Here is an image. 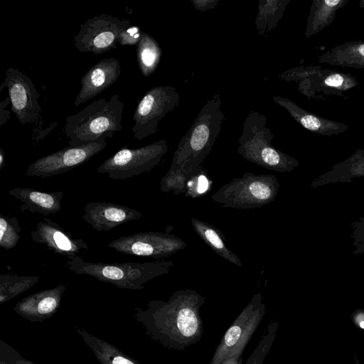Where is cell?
I'll return each instance as SVG.
<instances>
[{"mask_svg": "<svg viewBox=\"0 0 364 364\" xmlns=\"http://www.w3.org/2000/svg\"><path fill=\"white\" fill-rule=\"evenodd\" d=\"M7 87L11 110L21 124L38 119L41 108L39 94L32 80L16 68L10 67L1 84L0 92Z\"/></svg>", "mask_w": 364, "mask_h": 364, "instance_id": "13", "label": "cell"}, {"mask_svg": "<svg viewBox=\"0 0 364 364\" xmlns=\"http://www.w3.org/2000/svg\"><path fill=\"white\" fill-rule=\"evenodd\" d=\"M124 103L121 96L100 98L66 118L63 132L69 146H80L108 139L122 129Z\"/></svg>", "mask_w": 364, "mask_h": 364, "instance_id": "3", "label": "cell"}, {"mask_svg": "<svg viewBox=\"0 0 364 364\" xmlns=\"http://www.w3.org/2000/svg\"><path fill=\"white\" fill-rule=\"evenodd\" d=\"M191 223L197 235L214 252L232 264L239 267H242L240 259L228 247L223 235L220 230L196 218H192Z\"/></svg>", "mask_w": 364, "mask_h": 364, "instance_id": "25", "label": "cell"}, {"mask_svg": "<svg viewBox=\"0 0 364 364\" xmlns=\"http://www.w3.org/2000/svg\"><path fill=\"white\" fill-rule=\"evenodd\" d=\"M274 136L267 126L266 116L250 111L238 139L237 152L247 161L264 168L281 173L292 171L299 166V161L274 147Z\"/></svg>", "mask_w": 364, "mask_h": 364, "instance_id": "5", "label": "cell"}, {"mask_svg": "<svg viewBox=\"0 0 364 364\" xmlns=\"http://www.w3.org/2000/svg\"><path fill=\"white\" fill-rule=\"evenodd\" d=\"M141 33L139 27L131 25L122 31L118 43L121 46H137L141 39Z\"/></svg>", "mask_w": 364, "mask_h": 364, "instance_id": "34", "label": "cell"}, {"mask_svg": "<svg viewBox=\"0 0 364 364\" xmlns=\"http://www.w3.org/2000/svg\"><path fill=\"white\" fill-rule=\"evenodd\" d=\"M121 74L120 62L114 58H104L92 66L80 80V90L73 105L79 106L113 85Z\"/></svg>", "mask_w": 364, "mask_h": 364, "instance_id": "16", "label": "cell"}, {"mask_svg": "<svg viewBox=\"0 0 364 364\" xmlns=\"http://www.w3.org/2000/svg\"><path fill=\"white\" fill-rule=\"evenodd\" d=\"M356 364H359V363L357 362Z\"/></svg>", "mask_w": 364, "mask_h": 364, "instance_id": "41", "label": "cell"}, {"mask_svg": "<svg viewBox=\"0 0 364 364\" xmlns=\"http://www.w3.org/2000/svg\"><path fill=\"white\" fill-rule=\"evenodd\" d=\"M279 188L274 175L245 173L221 186L211 199L223 208L254 209L273 202Z\"/></svg>", "mask_w": 364, "mask_h": 364, "instance_id": "6", "label": "cell"}, {"mask_svg": "<svg viewBox=\"0 0 364 364\" xmlns=\"http://www.w3.org/2000/svg\"><path fill=\"white\" fill-rule=\"evenodd\" d=\"M66 290L64 284L30 294L18 301L14 311L21 317L38 322L50 318L60 306Z\"/></svg>", "mask_w": 364, "mask_h": 364, "instance_id": "17", "label": "cell"}, {"mask_svg": "<svg viewBox=\"0 0 364 364\" xmlns=\"http://www.w3.org/2000/svg\"><path fill=\"white\" fill-rule=\"evenodd\" d=\"M21 228L16 217L0 215V247L4 250L14 248L21 237Z\"/></svg>", "mask_w": 364, "mask_h": 364, "instance_id": "29", "label": "cell"}, {"mask_svg": "<svg viewBox=\"0 0 364 364\" xmlns=\"http://www.w3.org/2000/svg\"><path fill=\"white\" fill-rule=\"evenodd\" d=\"M180 95L172 85H159L149 90L140 100L133 114L132 131L138 140L158 131L159 122L178 105Z\"/></svg>", "mask_w": 364, "mask_h": 364, "instance_id": "8", "label": "cell"}, {"mask_svg": "<svg viewBox=\"0 0 364 364\" xmlns=\"http://www.w3.org/2000/svg\"><path fill=\"white\" fill-rule=\"evenodd\" d=\"M274 102L284 108L291 117L306 130L321 136H332L348 129L347 124L309 112L291 100L274 96Z\"/></svg>", "mask_w": 364, "mask_h": 364, "instance_id": "19", "label": "cell"}, {"mask_svg": "<svg viewBox=\"0 0 364 364\" xmlns=\"http://www.w3.org/2000/svg\"><path fill=\"white\" fill-rule=\"evenodd\" d=\"M194 8L200 11H207L214 9L218 3V0H191Z\"/></svg>", "mask_w": 364, "mask_h": 364, "instance_id": "35", "label": "cell"}, {"mask_svg": "<svg viewBox=\"0 0 364 364\" xmlns=\"http://www.w3.org/2000/svg\"><path fill=\"white\" fill-rule=\"evenodd\" d=\"M171 260L149 262H90L79 256L66 261L65 267L77 274L94 277L122 289L141 290L150 280L168 274L173 267Z\"/></svg>", "mask_w": 364, "mask_h": 364, "instance_id": "4", "label": "cell"}, {"mask_svg": "<svg viewBox=\"0 0 364 364\" xmlns=\"http://www.w3.org/2000/svg\"><path fill=\"white\" fill-rule=\"evenodd\" d=\"M75 331L92 350L99 364H141L116 346L90 333L82 327H75Z\"/></svg>", "mask_w": 364, "mask_h": 364, "instance_id": "24", "label": "cell"}, {"mask_svg": "<svg viewBox=\"0 0 364 364\" xmlns=\"http://www.w3.org/2000/svg\"><path fill=\"white\" fill-rule=\"evenodd\" d=\"M0 364H36L23 357L13 347L0 341Z\"/></svg>", "mask_w": 364, "mask_h": 364, "instance_id": "32", "label": "cell"}, {"mask_svg": "<svg viewBox=\"0 0 364 364\" xmlns=\"http://www.w3.org/2000/svg\"><path fill=\"white\" fill-rule=\"evenodd\" d=\"M108 139L80 146H69L55 153L44 156L27 168L25 176L45 178L73 169L89 161L102 151Z\"/></svg>", "mask_w": 364, "mask_h": 364, "instance_id": "12", "label": "cell"}, {"mask_svg": "<svg viewBox=\"0 0 364 364\" xmlns=\"http://www.w3.org/2000/svg\"><path fill=\"white\" fill-rule=\"evenodd\" d=\"M318 63L343 68H364V41L336 46L319 55Z\"/></svg>", "mask_w": 364, "mask_h": 364, "instance_id": "22", "label": "cell"}, {"mask_svg": "<svg viewBox=\"0 0 364 364\" xmlns=\"http://www.w3.org/2000/svg\"><path fill=\"white\" fill-rule=\"evenodd\" d=\"M221 102L220 94H215L205 102L178 143L169 170H179L190 178L201 171L200 166L213 147L225 121Z\"/></svg>", "mask_w": 364, "mask_h": 364, "instance_id": "2", "label": "cell"}, {"mask_svg": "<svg viewBox=\"0 0 364 364\" xmlns=\"http://www.w3.org/2000/svg\"><path fill=\"white\" fill-rule=\"evenodd\" d=\"M5 163V154L3 149H0V169L3 168Z\"/></svg>", "mask_w": 364, "mask_h": 364, "instance_id": "38", "label": "cell"}, {"mask_svg": "<svg viewBox=\"0 0 364 364\" xmlns=\"http://www.w3.org/2000/svg\"><path fill=\"white\" fill-rule=\"evenodd\" d=\"M364 176V149H357L347 159L316 178L311 183L316 188L331 183H352L355 178Z\"/></svg>", "mask_w": 364, "mask_h": 364, "instance_id": "21", "label": "cell"}, {"mask_svg": "<svg viewBox=\"0 0 364 364\" xmlns=\"http://www.w3.org/2000/svg\"><path fill=\"white\" fill-rule=\"evenodd\" d=\"M205 296L193 289L175 291L167 301H149L135 308L134 318L152 339L169 349L184 350L200 341L203 333L200 309Z\"/></svg>", "mask_w": 364, "mask_h": 364, "instance_id": "1", "label": "cell"}, {"mask_svg": "<svg viewBox=\"0 0 364 364\" xmlns=\"http://www.w3.org/2000/svg\"><path fill=\"white\" fill-rule=\"evenodd\" d=\"M278 325V323L276 321L269 323L259 343L252 352L245 364H262L273 344Z\"/></svg>", "mask_w": 364, "mask_h": 364, "instance_id": "30", "label": "cell"}, {"mask_svg": "<svg viewBox=\"0 0 364 364\" xmlns=\"http://www.w3.org/2000/svg\"><path fill=\"white\" fill-rule=\"evenodd\" d=\"M323 68L321 66H300L289 69L279 75V77L286 81H294L299 82L300 80L311 77L318 73Z\"/></svg>", "mask_w": 364, "mask_h": 364, "instance_id": "33", "label": "cell"}, {"mask_svg": "<svg viewBox=\"0 0 364 364\" xmlns=\"http://www.w3.org/2000/svg\"><path fill=\"white\" fill-rule=\"evenodd\" d=\"M348 3V0H314L307 18L305 38L308 39L328 26L337 12Z\"/></svg>", "mask_w": 364, "mask_h": 364, "instance_id": "23", "label": "cell"}, {"mask_svg": "<svg viewBox=\"0 0 364 364\" xmlns=\"http://www.w3.org/2000/svg\"><path fill=\"white\" fill-rule=\"evenodd\" d=\"M243 351H240L232 358L225 360L221 364H240L242 361Z\"/></svg>", "mask_w": 364, "mask_h": 364, "instance_id": "37", "label": "cell"}, {"mask_svg": "<svg viewBox=\"0 0 364 364\" xmlns=\"http://www.w3.org/2000/svg\"><path fill=\"white\" fill-rule=\"evenodd\" d=\"M358 5H359V7H360V8H363V9H364V0H361V1H360V2H359V4H358Z\"/></svg>", "mask_w": 364, "mask_h": 364, "instance_id": "39", "label": "cell"}, {"mask_svg": "<svg viewBox=\"0 0 364 364\" xmlns=\"http://www.w3.org/2000/svg\"><path fill=\"white\" fill-rule=\"evenodd\" d=\"M162 51L156 40L149 34L142 32L137 45V62L141 73L149 77L158 67Z\"/></svg>", "mask_w": 364, "mask_h": 364, "instance_id": "27", "label": "cell"}, {"mask_svg": "<svg viewBox=\"0 0 364 364\" xmlns=\"http://www.w3.org/2000/svg\"><path fill=\"white\" fill-rule=\"evenodd\" d=\"M130 26L127 19L105 14L95 16L80 26L74 46L81 53H106L117 48L121 33Z\"/></svg>", "mask_w": 364, "mask_h": 364, "instance_id": "10", "label": "cell"}, {"mask_svg": "<svg viewBox=\"0 0 364 364\" xmlns=\"http://www.w3.org/2000/svg\"><path fill=\"white\" fill-rule=\"evenodd\" d=\"M38 276L0 275V303L3 304L27 291L39 281Z\"/></svg>", "mask_w": 364, "mask_h": 364, "instance_id": "28", "label": "cell"}, {"mask_svg": "<svg viewBox=\"0 0 364 364\" xmlns=\"http://www.w3.org/2000/svg\"><path fill=\"white\" fill-rule=\"evenodd\" d=\"M83 210L84 220L98 232L111 230L142 217V213L135 209L104 201L88 202Z\"/></svg>", "mask_w": 364, "mask_h": 364, "instance_id": "15", "label": "cell"}, {"mask_svg": "<svg viewBox=\"0 0 364 364\" xmlns=\"http://www.w3.org/2000/svg\"><path fill=\"white\" fill-rule=\"evenodd\" d=\"M265 313L263 297L261 293H257L224 334L210 364H221L240 351H244Z\"/></svg>", "mask_w": 364, "mask_h": 364, "instance_id": "9", "label": "cell"}, {"mask_svg": "<svg viewBox=\"0 0 364 364\" xmlns=\"http://www.w3.org/2000/svg\"><path fill=\"white\" fill-rule=\"evenodd\" d=\"M9 103H11L9 97L0 102V126L4 125L11 117L10 112L5 109Z\"/></svg>", "mask_w": 364, "mask_h": 364, "instance_id": "36", "label": "cell"}, {"mask_svg": "<svg viewBox=\"0 0 364 364\" xmlns=\"http://www.w3.org/2000/svg\"><path fill=\"white\" fill-rule=\"evenodd\" d=\"M297 83L298 90L308 98L316 97L317 92L342 97L343 92L358 85L355 77L349 73L323 68L316 74Z\"/></svg>", "mask_w": 364, "mask_h": 364, "instance_id": "18", "label": "cell"}, {"mask_svg": "<svg viewBox=\"0 0 364 364\" xmlns=\"http://www.w3.org/2000/svg\"><path fill=\"white\" fill-rule=\"evenodd\" d=\"M108 247L126 255L165 259L185 249L187 244L180 237L160 232H141L121 236L112 240Z\"/></svg>", "mask_w": 364, "mask_h": 364, "instance_id": "11", "label": "cell"}, {"mask_svg": "<svg viewBox=\"0 0 364 364\" xmlns=\"http://www.w3.org/2000/svg\"><path fill=\"white\" fill-rule=\"evenodd\" d=\"M358 324H359V326H360L361 328L364 329V320H363V321H360V322H359V323H358Z\"/></svg>", "mask_w": 364, "mask_h": 364, "instance_id": "40", "label": "cell"}, {"mask_svg": "<svg viewBox=\"0 0 364 364\" xmlns=\"http://www.w3.org/2000/svg\"><path fill=\"white\" fill-rule=\"evenodd\" d=\"M350 238L354 250L353 256L361 255L364 252V217H360L350 224Z\"/></svg>", "mask_w": 364, "mask_h": 364, "instance_id": "31", "label": "cell"}, {"mask_svg": "<svg viewBox=\"0 0 364 364\" xmlns=\"http://www.w3.org/2000/svg\"><path fill=\"white\" fill-rule=\"evenodd\" d=\"M167 151L164 139L136 149L122 148L105 160L97 172L112 179H128L154 168Z\"/></svg>", "mask_w": 364, "mask_h": 364, "instance_id": "7", "label": "cell"}, {"mask_svg": "<svg viewBox=\"0 0 364 364\" xmlns=\"http://www.w3.org/2000/svg\"><path fill=\"white\" fill-rule=\"evenodd\" d=\"M9 194L22 203L21 212L29 211L43 215L55 214L61 209L63 193L60 191L46 192L30 188H15Z\"/></svg>", "mask_w": 364, "mask_h": 364, "instance_id": "20", "label": "cell"}, {"mask_svg": "<svg viewBox=\"0 0 364 364\" xmlns=\"http://www.w3.org/2000/svg\"><path fill=\"white\" fill-rule=\"evenodd\" d=\"M289 0H260L255 23L258 34L266 36L282 18Z\"/></svg>", "mask_w": 364, "mask_h": 364, "instance_id": "26", "label": "cell"}, {"mask_svg": "<svg viewBox=\"0 0 364 364\" xmlns=\"http://www.w3.org/2000/svg\"><path fill=\"white\" fill-rule=\"evenodd\" d=\"M31 240L44 245L50 250L71 259L83 250H88L87 242L82 239H77L59 224L48 218L36 224L35 230L31 231Z\"/></svg>", "mask_w": 364, "mask_h": 364, "instance_id": "14", "label": "cell"}]
</instances>
